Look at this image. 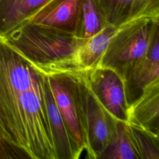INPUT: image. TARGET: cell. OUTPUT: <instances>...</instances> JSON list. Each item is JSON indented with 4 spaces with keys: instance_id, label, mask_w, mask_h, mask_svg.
Returning <instances> with one entry per match:
<instances>
[{
    "instance_id": "1",
    "label": "cell",
    "mask_w": 159,
    "mask_h": 159,
    "mask_svg": "<svg viewBox=\"0 0 159 159\" xmlns=\"http://www.w3.org/2000/svg\"><path fill=\"white\" fill-rule=\"evenodd\" d=\"M45 76L0 38V109L26 158L56 159Z\"/></svg>"
},
{
    "instance_id": "2",
    "label": "cell",
    "mask_w": 159,
    "mask_h": 159,
    "mask_svg": "<svg viewBox=\"0 0 159 159\" xmlns=\"http://www.w3.org/2000/svg\"><path fill=\"white\" fill-rule=\"evenodd\" d=\"M2 39L45 75L79 70L73 55L84 39L73 34L25 22Z\"/></svg>"
},
{
    "instance_id": "3",
    "label": "cell",
    "mask_w": 159,
    "mask_h": 159,
    "mask_svg": "<svg viewBox=\"0 0 159 159\" xmlns=\"http://www.w3.org/2000/svg\"><path fill=\"white\" fill-rule=\"evenodd\" d=\"M86 71L74 70L45 75L50 89L80 153L91 158L86 117Z\"/></svg>"
},
{
    "instance_id": "4",
    "label": "cell",
    "mask_w": 159,
    "mask_h": 159,
    "mask_svg": "<svg viewBox=\"0 0 159 159\" xmlns=\"http://www.w3.org/2000/svg\"><path fill=\"white\" fill-rule=\"evenodd\" d=\"M159 33V19L140 16L128 20L112 39L98 66L109 68L124 76L131 66L148 51Z\"/></svg>"
},
{
    "instance_id": "5",
    "label": "cell",
    "mask_w": 159,
    "mask_h": 159,
    "mask_svg": "<svg viewBox=\"0 0 159 159\" xmlns=\"http://www.w3.org/2000/svg\"><path fill=\"white\" fill-rule=\"evenodd\" d=\"M89 85L102 106L117 121L126 122L128 102L125 81L113 69L98 66L88 71Z\"/></svg>"
},
{
    "instance_id": "6",
    "label": "cell",
    "mask_w": 159,
    "mask_h": 159,
    "mask_svg": "<svg viewBox=\"0 0 159 159\" xmlns=\"http://www.w3.org/2000/svg\"><path fill=\"white\" fill-rule=\"evenodd\" d=\"M86 117L91 158H100L111 143L116 132V120L102 106L84 78Z\"/></svg>"
},
{
    "instance_id": "7",
    "label": "cell",
    "mask_w": 159,
    "mask_h": 159,
    "mask_svg": "<svg viewBox=\"0 0 159 159\" xmlns=\"http://www.w3.org/2000/svg\"><path fill=\"white\" fill-rule=\"evenodd\" d=\"M125 123L159 139V80L145 87L129 104Z\"/></svg>"
},
{
    "instance_id": "8",
    "label": "cell",
    "mask_w": 159,
    "mask_h": 159,
    "mask_svg": "<svg viewBox=\"0 0 159 159\" xmlns=\"http://www.w3.org/2000/svg\"><path fill=\"white\" fill-rule=\"evenodd\" d=\"M81 0H47L26 22L77 36Z\"/></svg>"
},
{
    "instance_id": "9",
    "label": "cell",
    "mask_w": 159,
    "mask_h": 159,
    "mask_svg": "<svg viewBox=\"0 0 159 159\" xmlns=\"http://www.w3.org/2000/svg\"><path fill=\"white\" fill-rule=\"evenodd\" d=\"M159 80V33L154 37L147 53L135 61L124 76L128 104L139 97L143 89Z\"/></svg>"
},
{
    "instance_id": "10",
    "label": "cell",
    "mask_w": 159,
    "mask_h": 159,
    "mask_svg": "<svg viewBox=\"0 0 159 159\" xmlns=\"http://www.w3.org/2000/svg\"><path fill=\"white\" fill-rule=\"evenodd\" d=\"M127 22L116 26L107 25L94 35L84 39L73 55L75 66L84 71L96 68L108 45Z\"/></svg>"
},
{
    "instance_id": "11",
    "label": "cell",
    "mask_w": 159,
    "mask_h": 159,
    "mask_svg": "<svg viewBox=\"0 0 159 159\" xmlns=\"http://www.w3.org/2000/svg\"><path fill=\"white\" fill-rule=\"evenodd\" d=\"M45 80L46 105L52 132L57 159H78V149L70 135L50 89L47 76Z\"/></svg>"
},
{
    "instance_id": "12",
    "label": "cell",
    "mask_w": 159,
    "mask_h": 159,
    "mask_svg": "<svg viewBox=\"0 0 159 159\" xmlns=\"http://www.w3.org/2000/svg\"><path fill=\"white\" fill-rule=\"evenodd\" d=\"M47 0H0V38L26 22Z\"/></svg>"
},
{
    "instance_id": "13",
    "label": "cell",
    "mask_w": 159,
    "mask_h": 159,
    "mask_svg": "<svg viewBox=\"0 0 159 159\" xmlns=\"http://www.w3.org/2000/svg\"><path fill=\"white\" fill-rule=\"evenodd\" d=\"M107 25L96 0H81L77 37L88 39Z\"/></svg>"
},
{
    "instance_id": "14",
    "label": "cell",
    "mask_w": 159,
    "mask_h": 159,
    "mask_svg": "<svg viewBox=\"0 0 159 159\" xmlns=\"http://www.w3.org/2000/svg\"><path fill=\"white\" fill-rule=\"evenodd\" d=\"M100 158L139 159L127 123L117 121L114 136Z\"/></svg>"
},
{
    "instance_id": "15",
    "label": "cell",
    "mask_w": 159,
    "mask_h": 159,
    "mask_svg": "<svg viewBox=\"0 0 159 159\" xmlns=\"http://www.w3.org/2000/svg\"><path fill=\"white\" fill-rule=\"evenodd\" d=\"M109 25H119L130 17L133 0H96Z\"/></svg>"
},
{
    "instance_id": "16",
    "label": "cell",
    "mask_w": 159,
    "mask_h": 159,
    "mask_svg": "<svg viewBox=\"0 0 159 159\" xmlns=\"http://www.w3.org/2000/svg\"><path fill=\"white\" fill-rule=\"evenodd\" d=\"M128 126L139 159H158V139L129 125Z\"/></svg>"
},
{
    "instance_id": "17",
    "label": "cell",
    "mask_w": 159,
    "mask_h": 159,
    "mask_svg": "<svg viewBox=\"0 0 159 159\" xmlns=\"http://www.w3.org/2000/svg\"><path fill=\"white\" fill-rule=\"evenodd\" d=\"M140 16L159 19V0H133L130 17Z\"/></svg>"
},
{
    "instance_id": "18",
    "label": "cell",
    "mask_w": 159,
    "mask_h": 159,
    "mask_svg": "<svg viewBox=\"0 0 159 159\" xmlns=\"http://www.w3.org/2000/svg\"><path fill=\"white\" fill-rule=\"evenodd\" d=\"M0 137L8 146L17 152L22 157L25 158L24 154L17 147L7 123L0 109Z\"/></svg>"
}]
</instances>
